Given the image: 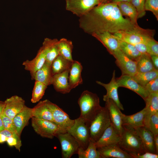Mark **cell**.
Listing matches in <instances>:
<instances>
[{
    "label": "cell",
    "instance_id": "obj_1",
    "mask_svg": "<svg viewBox=\"0 0 158 158\" xmlns=\"http://www.w3.org/2000/svg\"><path fill=\"white\" fill-rule=\"evenodd\" d=\"M79 27L88 34L108 32L113 34L132 30L139 26L121 14L117 3L100 4L80 17Z\"/></svg>",
    "mask_w": 158,
    "mask_h": 158
},
{
    "label": "cell",
    "instance_id": "obj_2",
    "mask_svg": "<svg viewBox=\"0 0 158 158\" xmlns=\"http://www.w3.org/2000/svg\"><path fill=\"white\" fill-rule=\"evenodd\" d=\"M78 104L80 110V116L89 126L90 122L102 107L100 104L99 97L95 93L85 90L79 97Z\"/></svg>",
    "mask_w": 158,
    "mask_h": 158
},
{
    "label": "cell",
    "instance_id": "obj_3",
    "mask_svg": "<svg viewBox=\"0 0 158 158\" xmlns=\"http://www.w3.org/2000/svg\"><path fill=\"white\" fill-rule=\"evenodd\" d=\"M121 138L118 144L128 153H142L145 152L139 135L134 127L123 125Z\"/></svg>",
    "mask_w": 158,
    "mask_h": 158
},
{
    "label": "cell",
    "instance_id": "obj_4",
    "mask_svg": "<svg viewBox=\"0 0 158 158\" xmlns=\"http://www.w3.org/2000/svg\"><path fill=\"white\" fill-rule=\"evenodd\" d=\"M155 33L154 30L144 29L139 26L131 30L121 31L113 34L117 38L134 45L146 43L154 38Z\"/></svg>",
    "mask_w": 158,
    "mask_h": 158
},
{
    "label": "cell",
    "instance_id": "obj_5",
    "mask_svg": "<svg viewBox=\"0 0 158 158\" xmlns=\"http://www.w3.org/2000/svg\"><path fill=\"white\" fill-rule=\"evenodd\" d=\"M111 124L107 107H102L90 123V140L96 142Z\"/></svg>",
    "mask_w": 158,
    "mask_h": 158
},
{
    "label": "cell",
    "instance_id": "obj_6",
    "mask_svg": "<svg viewBox=\"0 0 158 158\" xmlns=\"http://www.w3.org/2000/svg\"><path fill=\"white\" fill-rule=\"evenodd\" d=\"M67 132L76 140L80 147L84 150L87 148L90 140L89 126L82 118L79 116L74 119L73 124Z\"/></svg>",
    "mask_w": 158,
    "mask_h": 158
},
{
    "label": "cell",
    "instance_id": "obj_7",
    "mask_svg": "<svg viewBox=\"0 0 158 158\" xmlns=\"http://www.w3.org/2000/svg\"><path fill=\"white\" fill-rule=\"evenodd\" d=\"M31 125L35 131L43 137L52 139L60 133L66 132L54 122L49 121L31 118Z\"/></svg>",
    "mask_w": 158,
    "mask_h": 158
},
{
    "label": "cell",
    "instance_id": "obj_8",
    "mask_svg": "<svg viewBox=\"0 0 158 158\" xmlns=\"http://www.w3.org/2000/svg\"><path fill=\"white\" fill-rule=\"evenodd\" d=\"M66 9L77 16L86 14L99 4V0H65Z\"/></svg>",
    "mask_w": 158,
    "mask_h": 158
},
{
    "label": "cell",
    "instance_id": "obj_9",
    "mask_svg": "<svg viewBox=\"0 0 158 158\" xmlns=\"http://www.w3.org/2000/svg\"><path fill=\"white\" fill-rule=\"evenodd\" d=\"M47 102L51 111L54 122L62 130L67 132L73 124L74 120L70 119L68 114L56 104L47 99Z\"/></svg>",
    "mask_w": 158,
    "mask_h": 158
},
{
    "label": "cell",
    "instance_id": "obj_10",
    "mask_svg": "<svg viewBox=\"0 0 158 158\" xmlns=\"http://www.w3.org/2000/svg\"><path fill=\"white\" fill-rule=\"evenodd\" d=\"M60 141L63 158H70L77 154L80 145L76 140L68 133H60L56 136Z\"/></svg>",
    "mask_w": 158,
    "mask_h": 158
},
{
    "label": "cell",
    "instance_id": "obj_11",
    "mask_svg": "<svg viewBox=\"0 0 158 158\" xmlns=\"http://www.w3.org/2000/svg\"><path fill=\"white\" fill-rule=\"evenodd\" d=\"M112 55L116 59L115 63L121 70V75L132 76L137 72L136 61L126 56L120 49Z\"/></svg>",
    "mask_w": 158,
    "mask_h": 158
},
{
    "label": "cell",
    "instance_id": "obj_12",
    "mask_svg": "<svg viewBox=\"0 0 158 158\" xmlns=\"http://www.w3.org/2000/svg\"><path fill=\"white\" fill-rule=\"evenodd\" d=\"M4 102L3 114L12 120L25 105V100L16 95L7 98Z\"/></svg>",
    "mask_w": 158,
    "mask_h": 158
},
{
    "label": "cell",
    "instance_id": "obj_13",
    "mask_svg": "<svg viewBox=\"0 0 158 158\" xmlns=\"http://www.w3.org/2000/svg\"><path fill=\"white\" fill-rule=\"evenodd\" d=\"M116 79L118 87H125L133 91L140 96L144 100L149 95L144 87L135 81L131 76L121 75Z\"/></svg>",
    "mask_w": 158,
    "mask_h": 158
},
{
    "label": "cell",
    "instance_id": "obj_14",
    "mask_svg": "<svg viewBox=\"0 0 158 158\" xmlns=\"http://www.w3.org/2000/svg\"><path fill=\"white\" fill-rule=\"evenodd\" d=\"M105 106L109 113L111 123L121 135L123 130L122 113L113 100L110 99L105 100Z\"/></svg>",
    "mask_w": 158,
    "mask_h": 158
},
{
    "label": "cell",
    "instance_id": "obj_15",
    "mask_svg": "<svg viewBox=\"0 0 158 158\" xmlns=\"http://www.w3.org/2000/svg\"><path fill=\"white\" fill-rule=\"evenodd\" d=\"M96 83L104 87L107 90V93L103 96V100L110 99L116 104L119 109L123 110L124 109L118 97V86L115 78V71H114L111 80L108 83L105 84L100 81H97Z\"/></svg>",
    "mask_w": 158,
    "mask_h": 158
},
{
    "label": "cell",
    "instance_id": "obj_16",
    "mask_svg": "<svg viewBox=\"0 0 158 158\" xmlns=\"http://www.w3.org/2000/svg\"><path fill=\"white\" fill-rule=\"evenodd\" d=\"M91 35L101 43L111 55L119 49L118 40L110 32L95 33Z\"/></svg>",
    "mask_w": 158,
    "mask_h": 158
},
{
    "label": "cell",
    "instance_id": "obj_17",
    "mask_svg": "<svg viewBox=\"0 0 158 158\" xmlns=\"http://www.w3.org/2000/svg\"><path fill=\"white\" fill-rule=\"evenodd\" d=\"M97 149L101 158H132L128 153L120 147L118 143L110 144Z\"/></svg>",
    "mask_w": 158,
    "mask_h": 158
},
{
    "label": "cell",
    "instance_id": "obj_18",
    "mask_svg": "<svg viewBox=\"0 0 158 158\" xmlns=\"http://www.w3.org/2000/svg\"><path fill=\"white\" fill-rule=\"evenodd\" d=\"M121 135L111 124L107 127L95 142L97 148L113 144L118 143Z\"/></svg>",
    "mask_w": 158,
    "mask_h": 158
},
{
    "label": "cell",
    "instance_id": "obj_19",
    "mask_svg": "<svg viewBox=\"0 0 158 158\" xmlns=\"http://www.w3.org/2000/svg\"><path fill=\"white\" fill-rule=\"evenodd\" d=\"M70 70L53 75L52 85L57 92L65 94L69 93L71 90L68 82Z\"/></svg>",
    "mask_w": 158,
    "mask_h": 158
},
{
    "label": "cell",
    "instance_id": "obj_20",
    "mask_svg": "<svg viewBox=\"0 0 158 158\" xmlns=\"http://www.w3.org/2000/svg\"><path fill=\"white\" fill-rule=\"evenodd\" d=\"M134 128L141 138L145 152L156 154L153 134L145 126Z\"/></svg>",
    "mask_w": 158,
    "mask_h": 158
},
{
    "label": "cell",
    "instance_id": "obj_21",
    "mask_svg": "<svg viewBox=\"0 0 158 158\" xmlns=\"http://www.w3.org/2000/svg\"><path fill=\"white\" fill-rule=\"evenodd\" d=\"M32 109L25 105L13 119L17 133L20 136L24 128L32 117Z\"/></svg>",
    "mask_w": 158,
    "mask_h": 158
},
{
    "label": "cell",
    "instance_id": "obj_22",
    "mask_svg": "<svg viewBox=\"0 0 158 158\" xmlns=\"http://www.w3.org/2000/svg\"><path fill=\"white\" fill-rule=\"evenodd\" d=\"M51 64L45 61L43 66L31 77V79L40 82L47 86L52 84L53 75Z\"/></svg>",
    "mask_w": 158,
    "mask_h": 158
},
{
    "label": "cell",
    "instance_id": "obj_23",
    "mask_svg": "<svg viewBox=\"0 0 158 158\" xmlns=\"http://www.w3.org/2000/svg\"><path fill=\"white\" fill-rule=\"evenodd\" d=\"M58 40L49 38L45 39L42 47L46 61L51 64L54 59L59 54L58 46Z\"/></svg>",
    "mask_w": 158,
    "mask_h": 158
},
{
    "label": "cell",
    "instance_id": "obj_24",
    "mask_svg": "<svg viewBox=\"0 0 158 158\" xmlns=\"http://www.w3.org/2000/svg\"><path fill=\"white\" fill-rule=\"evenodd\" d=\"M82 69L83 66L79 62L73 61L68 77L69 83L71 90L83 83L81 76Z\"/></svg>",
    "mask_w": 158,
    "mask_h": 158
},
{
    "label": "cell",
    "instance_id": "obj_25",
    "mask_svg": "<svg viewBox=\"0 0 158 158\" xmlns=\"http://www.w3.org/2000/svg\"><path fill=\"white\" fill-rule=\"evenodd\" d=\"M45 61V55L41 47L34 59L31 60H26L22 64L25 69L30 72L31 77L42 67Z\"/></svg>",
    "mask_w": 158,
    "mask_h": 158
},
{
    "label": "cell",
    "instance_id": "obj_26",
    "mask_svg": "<svg viewBox=\"0 0 158 158\" xmlns=\"http://www.w3.org/2000/svg\"><path fill=\"white\" fill-rule=\"evenodd\" d=\"M145 115L144 126L146 127L151 116L158 112V92L150 93L144 100Z\"/></svg>",
    "mask_w": 158,
    "mask_h": 158
},
{
    "label": "cell",
    "instance_id": "obj_27",
    "mask_svg": "<svg viewBox=\"0 0 158 158\" xmlns=\"http://www.w3.org/2000/svg\"><path fill=\"white\" fill-rule=\"evenodd\" d=\"M32 117L54 122L51 111L47 104V99L40 101L32 108Z\"/></svg>",
    "mask_w": 158,
    "mask_h": 158
},
{
    "label": "cell",
    "instance_id": "obj_28",
    "mask_svg": "<svg viewBox=\"0 0 158 158\" xmlns=\"http://www.w3.org/2000/svg\"><path fill=\"white\" fill-rule=\"evenodd\" d=\"M145 108L140 111L130 115H126L122 114V124L128 125L134 127L145 126Z\"/></svg>",
    "mask_w": 158,
    "mask_h": 158
},
{
    "label": "cell",
    "instance_id": "obj_29",
    "mask_svg": "<svg viewBox=\"0 0 158 158\" xmlns=\"http://www.w3.org/2000/svg\"><path fill=\"white\" fill-rule=\"evenodd\" d=\"M117 3L123 16H127L135 25H138L137 22L138 13L135 8L130 2H121Z\"/></svg>",
    "mask_w": 158,
    "mask_h": 158
},
{
    "label": "cell",
    "instance_id": "obj_30",
    "mask_svg": "<svg viewBox=\"0 0 158 158\" xmlns=\"http://www.w3.org/2000/svg\"><path fill=\"white\" fill-rule=\"evenodd\" d=\"M73 61L68 60L59 54L53 61L51 70L53 75L70 69Z\"/></svg>",
    "mask_w": 158,
    "mask_h": 158
},
{
    "label": "cell",
    "instance_id": "obj_31",
    "mask_svg": "<svg viewBox=\"0 0 158 158\" xmlns=\"http://www.w3.org/2000/svg\"><path fill=\"white\" fill-rule=\"evenodd\" d=\"M136 62L138 72H146L156 70L149 54H142Z\"/></svg>",
    "mask_w": 158,
    "mask_h": 158
},
{
    "label": "cell",
    "instance_id": "obj_32",
    "mask_svg": "<svg viewBox=\"0 0 158 158\" xmlns=\"http://www.w3.org/2000/svg\"><path fill=\"white\" fill-rule=\"evenodd\" d=\"M117 39L119 41L120 50L129 58L136 61L142 54L133 44Z\"/></svg>",
    "mask_w": 158,
    "mask_h": 158
},
{
    "label": "cell",
    "instance_id": "obj_33",
    "mask_svg": "<svg viewBox=\"0 0 158 158\" xmlns=\"http://www.w3.org/2000/svg\"><path fill=\"white\" fill-rule=\"evenodd\" d=\"M77 154L79 158H101L95 142L90 140L87 148L84 150L80 147Z\"/></svg>",
    "mask_w": 158,
    "mask_h": 158
},
{
    "label": "cell",
    "instance_id": "obj_34",
    "mask_svg": "<svg viewBox=\"0 0 158 158\" xmlns=\"http://www.w3.org/2000/svg\"><path fill=\"white\" fill-rule=\"evenodd\" d=\"M58 44L59 54L68 60L73 61L72 52L73 45L72 42L62 38L58 40Z\"/></svg>",
    "mask_w": 158,
    "mask_h": 158
},
{
    "label": "cell",
    "instance_id": "obj_35",
    "mask_svg": "<svg viewBox=\"0 0 158 158\" xmlns=\"http://www.w3.org/2000/svg\"><path fill=\"white\" fill-rule=\"evenodd\" d=\"M139 84L144 87L148 82L158 77V70L143 73L137 72L132 76Z\"/></svg>",
    "mask_w": 158,
    "mask_h": 158
},
{
    "label": "cell",
    "instance_id": "obj_36",
    "mask_svg": "<svg viewBox=\"0 0 158 158\" xmlns=\"http://www.w3.org/2000/svg\"><path fill=\"white\" fill-rule=\"evenodd\" d=\"M47 87L40 82L35 81L31 99L32 103H35L39 101L44 95Z\"/></svg>",
    "mask_w": 158,
    "mask_h": 158
},
{
    "label": "cell",
    "instance_id": "obj_37",
    "mask_svg": "<svg viewBox=\"0 0 158 158\" xmlns=\"http://www.w3.org/2000/svg\"><path fill=\"white\" fill-rule=\"evenodd\" d=\"M154 135H158V112L151 116L146 127Z\"/></svg>",
    "mask_w": 158,
    "mask_h": 158
},
{
    "label": "cell",
    "instance_id": "obj_38",
    "mask_svg": "<svg viewBox=\"0 0 158 158\" xmlns=\"http://www.w3.org/2000/svg\"><path fill=\"white\" fill-rule=\"evenodd\" d=\"M146 0H131L130 2L136 8L138 13V18H142L146 13L145 4Z\"/></svg>",
    "mask_w": 158,
    "mask_h": 158
},
{
    "label": "cell",
    "instance_id": "obj_39",
    "mask_svg": "<svg viewBox=\"0 0 158 158\" xmlns=\"http://www.w3.org/2000/svg\"><path fill=\"white\" fill-rule=\"evenodd\" d=\"M145 9L152 12L158 20V0H146Z\"/></svg>",
    "mask_w": 158,
    "mask_h": 158
},
{
    "label": "cell",
    "instance_id": "obj_40",
    "mask_svg": "<svg viewBox=\"0 0 158 158\" xmlns=\"http://www.w3.org/2000/svg\"><path fill=\"white\" fill-rule=\"evenodd\" d=\"M1 117L4 129L13 133L18 134L13 120L3 114Z\"/></svg>",
    "mask_w": 158,
    "mask_h": 158
},
{
    "label": "cell",
    "instance_id": "obj_41",
    "mask_svg": "<svg viewBox=\"0 0 158 158\" xmlns=\"http://www.w3.org/2000/svg\"><path fill=\"white\" fill-rule=\"evenodd\" d=\"M150 55H158V42L154 38L149 39L146 42Z\"/></svg>",
    "mask_w": 158,
    "mask_h": 158
},
{
    "label": "cell",
    "instance_id": "obj_42",
    "mask_svg": "<svg viewBox=\"0 0 158 158\" xmlns=\"http://www.w3.org/2000/svg\"><path fill=\"white\" fill-rule=\"evenodd\" d=\"M6 141L9 146H14L19 152L20 151V148L22 146V143L20 136L18 135H15L12 136L8 138Z\"/></svg>",
    "mask_w": 158,
    "mask_h": 158
},
{
    "label": "cell",
    "instance_id": "obj_43",
    "mask_svg": "<svg viewBox=\"0 0 158 158\" xmlns=\"http://www.w3.org/2000/svg\"><path fill=\"white\" fill-rule=\"evenodd\" d=\"M144 87L149 94L153 92H158V77L150 81Z\"/></svg>",
    "mask_w": 158,
    "mask_h": 158
},
{
    "label": "cell",
    "instance_id": "obj_44",
    "mask_svg": "<svg viewBox=\"0 0 158 158\" xmlns=\"http://www.w3.org/2000/svg\"><path fill=\"white\" fill-rule=\"evenodd\" d=\"M132 158H158V155L156 153L146 152L142 153H129Z\"/></svg>",
    "mask_w": 158,
    "mask_h": 158
},
{
    "label": "cell",
    "instance_id": "obj_45",
    "mask_svg": "<svg viewBox=\"0 0 158 158\" xmlns=\"http://www.w3.org/2000/svg\"><path fill=\"white\" fill-rule=\"evenodd\" d=\"M133 45L141 54H149L148 48L146 43H140Z\"/></svg>",
    "mask_w": 158,
    "mask_h": 158
},
{
    "label": "cell",
    "instance_id": "obj_46",
    "mask_svg": "<svg viewBox=\"0 0 158 158\" xmlns=\"http://www.w3.org/2000/svg\"><path fill=\"white\" fill-rule=\"evenodd\" d=\"M150 56L155 69L158 70V55L152 54Z\"/></svg>",
    "mask_w": 158,
    "mask_h": 158
},
{
    "label": "cell",
    "instance_id": "obj_47",
    "mask_svg": "<svg viewBox=\"0 0 158 158\" xmlns=\"http://www.w3.org/2000/svg\"><path fill=\"white\" fill-rule=\"evenodd\" d=\"M154 143L156 153L158 154V135H154Z\"/></svg>",
    "mask_w": 158,
    "mask_h": 158
},
{
    "label": "cell",
    "instance_id": "obj_48",
    "mask_svg": "<svg viewBox=\"0 0 158 158\" xmlns=\"http://www.w3.org/2000/svg\"><path fill=\"white\" fill-rule=\"evenodd\" d=\"M4 106L5 102L0 101V117L3 114Z\"/></svg>",
    "mask_w": 158,
    "mask_h": 158
},
{
    "label": "cell",
    "instance_id": "obj_49",
    "mask_svg": "<svg viewBox=\"0 0 158 158\" xmlns=\"http://www.w3.org/2000/svg\"><path fill=\"white\" fill-rule=\"evenodd\" d=\"M7 138L4 135L0 133V143L6 141Z\"/></svg>",
    "mask_w": 158,
    "mask_h": 158
},
{
    "label": "cell",
    "instance_id": "obj_50",
    "mask_svg": "<svg viewBox=\"0 0 158 158\" xmlns=\"http://www.w3.org/2000/svg\"><path fill=\"white\" fill-rule=\"evenodd\" d=\"M131 0H110L109 2L118 3L121 2H130Z\"/></svg>",
    "mask_w": 158,
    "mask_h": 158
},
{
    "label": "cell",
    "instance_id": "obj_51",
    "mask_svg": "<svg viewBox=\"0 0 158 158\" xmlns=\"http://www.w3.org/2000/svg\"><path fill=\"white\" fill-rule=\"evenodd\" d=\"M4 129L2 119L1 116L0 117V132Z\"/></svg>",
    "mask_w": 158,
    "mask_h": 158
},
{
    "label": "cell",
    "instance_id": "obj_52",
    "mask_svg": "<svg viewBox=\"0 0 158 158\" xmlns=\"http://www.w3.org/2000/svg\"><path fill=\"white\" fill-rule=\"evenodd\" d=\"M110 0H99V4L109 2Z\"/></svg>",
    "mask_w": 158,
    "mask_h": 158
}]
</instances>
